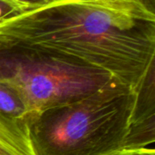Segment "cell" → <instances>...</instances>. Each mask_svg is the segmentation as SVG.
I'll return each instance as SVG.
<instances>
[{
  "label": "cell",
  "instance_id": "6da1fadb",
  "mask_svg": "<svg viewBox=\"0 0 155 155\" xmlns=\"http://www.w3.org/2000/svg\"><path fill=\"white\" fill-rule=\"evenodd\" d=\"M0 38L39 45L136 88L155 68V13L138 0H74L0 23Z\"/></svg>",
  "mask_w": 155,
  "mask_h": 155
},
{
  "label": "cell",
  "instance_id": "7a4b0ae2",
  "mask_svg": "<svg viewBox=\"0 0 155 155\" xmlns=\"http://www.w3.org/2000/svg\"><path fill=\"white\" fill-rule=\"evenodd\" d=\"M135 88L117 79L28 122L35 155H110L124 149Z\"/></svg>",
  "mask_w": 155,
  "mask_h": 155
},
{
  "label": "cell",
  "instance_id": "3957f363",
  "mask_svg": "<svg viewBox=\"0 0 155 155\" xmlns=\"http://www.w3.org/2000/svg\"><path fill=\"white\" fill-rule=\"evenodd\" d=\"M113 79L109 73L70 56L0 38V82L20 95L30 120L48 108L91 94Z\"/></svg>",
  "mask_w": 155,
  "mask_h": 155
},
{
  "label": "cell",
  "instance_id": "277c9868",
  "mask_svg": "<svg viewBox=\"0 0 155 155\" xmlns=\"http://www.w3.org/2000/svg\"><path fill=\"white\" fill-rule=\"evenodd\" d=\"M155 141V68L135 88L124 149L150 147Z\"/></svg>",
  "mask_w": 155,
  "mask_h": 155
},
{
  "label": "cell",
  "instance_id": "5b68a950",
  "mask_svg": "<svg viewBox=\"0 0 155 155\" xmlns=\"http://www.w3.org/2000/svg\"><path fill=\"white\" fill-rule=\"evenodd\" d=\"M0 155H35L27 124L0 114Z\"/></svg>",
  "mask_w": 155,
  "mask_h": 155
},
{
  "label": "cell",
  "instance_id": "8992f818",
  "mask_svg": "<svg viewBox=\"0 0 155 155\" xmlns=\"http://www.w3.org/2000/svg\"><path fill=\"white\" fill-rule=\"evenodd\" d=\"M0 114L20 123L28 124L29 111L20 95L10 86L0 82Z\"/></svg>",
  "mask_w": 155,
  "mask_h": 155
},
{
  "label": "cell",
  "instance_id": "52a82bcc",
  "mask_svg": "<svg viewBox=\"0 0 155 155\" xmlns=\"http://www.w3.org/2000/svg\"><path fill=\"white\" fill-rule=\"evenodd\" d=\"M23 12H25V9L19 5L9 0H0V20L15 16Z\"/></svg>",
  "mask_w": 155,
  "mask_h": 155
},
{
  "label": "cell",
  "instance_id": "ba28073f",
  "mask_svg": "<svg viewBox=\"0 0 155 155\" xmlns=\"http://www.w3.org/2000/svg\"><path fill=\"white\" fill-rule=\"evenodd\" d=\"M110 155H155L154 148L144 147L138 149H122Z\"/></svg>",
  "mask_w": 155,
  "mask_h": 155
},
{
  "label": "cell",
  "instance_id": "9c48e42d",
  "mask_svg": "<svg viewBox=\"0 0 155 155\" xmlns=\"http://www.w3.org/2000/svg\"><path fill=\"white\" fill-rule=\"evenodd\" d=\"M10 1L22 6L25 9V11L41 7L46 5V0H10Z\"/></svg>",
  "mask_w": 155,
  "mask_h": 155
},
{
  "label": "cell",
  "instance_id": "30bf717a",
  "mask_svg": "<svg viewBox=\"0 0 155 155\" xmlns=\"http://www.w3.org/2000/svg\"><path fill=\"white\" fill-rule=\"evenodd\" d=\"M148 11L155 13V0H138Z\"/></svg>",
  "mask_w": 155,
  "mask_h": 155
},
{
  "label": "cell",
  "instance_id": "8fae6325",
  "mask_svg": "<svg viewBox=\"0 0 155 155\" xmlns=\"http://www.w3.org/2000/svg\"><path fill=\"white\" fill-rule=\"evenodd\" d=\"M65 1H74V0H46V5L59 3V2H65Z\"/></svg>",
  "mask_w": 155,
  "mask_h": 155
},
{
  "label": "cell",
  "instance_id": "7c38bea8",
  "mask_svg": "<svg viewBox=\"0 0 155 155\" xmlns=\"http://www.w3.org/2000/svg\"><path fill=\"white\" fill-rule=\"evenodd\" d=\"M2 21H3V20H0V23H1V22H2Z\"/></svg>",
  "mask_w": 155,
  "mask_h": 155
},
{
  "label": "cell",
  "instance_id": "4fadbf2b",
  "mask_svg": "<svg viewBox=\"0 0 155 155\" xmlns=\"http://www.w3.org/2000/svg\"><path fill=\"white\" fill-rule=\"evenodd\" d=\"M9 1H10V0H9ZM11 2H12V1H11Z\"/></svg>",
  "mask_w": 155,
  "mask_h": 155
}]
</instances>
